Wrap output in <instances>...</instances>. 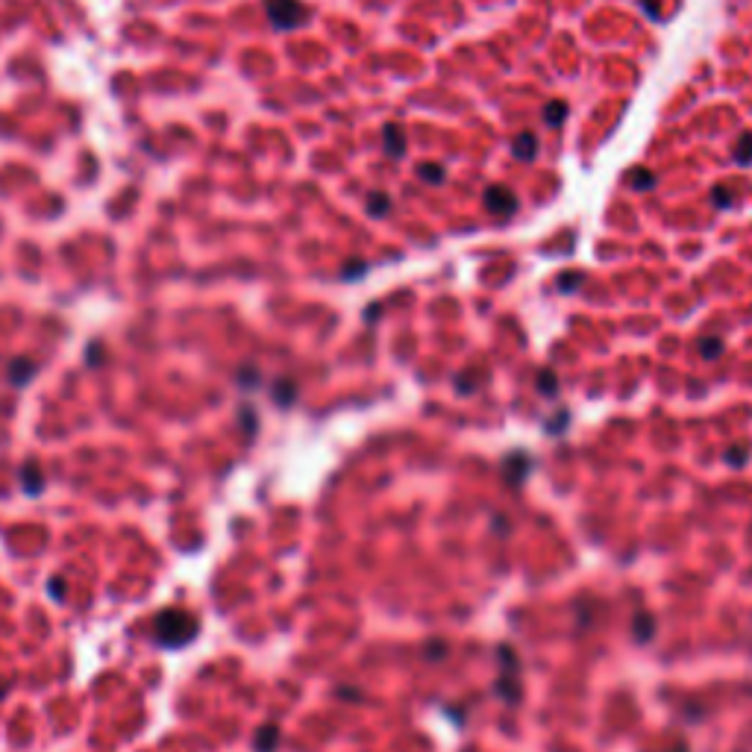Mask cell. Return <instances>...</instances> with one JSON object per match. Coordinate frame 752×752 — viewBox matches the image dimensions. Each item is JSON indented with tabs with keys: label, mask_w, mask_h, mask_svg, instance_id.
I'll use <instances>...</instances> for the list:
<instances>
[{
	"label": "cell",
	"mask_w": 752,
	"mask_h": 752,
	"mask_svg": "<svg viewBox=\"0 0 752 752\" xmlns=\"http://www.w3.org/2000/svg\"><path fill=\"white\" fill-rule=\"evenodd\" d=\"M265 12L276 30H297L312 15L303 0H265Z\"/></svg>",
	"instance_id": "cell-2"
},
{
	"label": "cell",
	"mask_w": 752,
	"mask_h": 752,
	"mask_svg": "<svg viewBox=\"0 0 752 752\" xmlns=\"http://www.w3.org/2000/svg\"><path fill=\"white\" fill-rule=\"evenodd\" d=\"M564 118H567V103H564V100H553V103L544 106V121L549 127H561Z\"/></svg>",
	"instance_id": "cell-8"
},
{
	"label": "cell",
	"mask_w": 752,
	"mask_h": 752,
	"mask_svg": "<svg viewBox=\"0 0 752 752\" xmlns=\"http://www.w3.org/2000/svg\"><path fill=\"white\" fill-rule=\"evenodd\" d=\"M32 374H36V364L27 362V359H15L12 367H9V379L15 382V385H24Z\"/></svg>",
	"instance_id": "cell-7"
},
{
	"label": "cell",
	"mask_w": 752,
	"mask_h": 752,
	"mask_svg": "<svg viewBox=\"0 0 752 752\" xmlns=\"http://www.w3.org/2000/svg\"><path fill=\"white\" fill-rule=\"evenodd\" d=\"M734 162L738 165H752V132H744V136L738 139V144H734Z\"/></svg>",
	"instance_id": "cell-9"
},
{
	"label": "cell",
	"mask_w": 752,
	"mask_h": 752,
	"mask_svg": "<svg viewBox=\"0 0 752 752\" xmlns=\"http://www.w3.org/2000/svg\"><path fill=\"white\" fill-rule=\"evenodd\" d=\"M485 209L494 218H511V215L521 209V200H517V194L506 186H491L485 191Z\"/></svg>",
	"instance_id": "cell-3"
},
{
	"label": "cell",
	"mask_w": 752,
	"mask_h": 752,
	"mask_svg": "<svg viewBox=\"0 0 752 752\" xmlns=\"http://www.w3.org/2000/svg\"><path fill=\"white\" fill-rule=\"evenodd\" d=\"M39 482H42V473H39V467L36 464H27L24 471H21V485L30 491V494H39Z\"/></svg>",
	"instance_id": "cell-13"
},
{
	"label": "cell",
	"mask_w": 752,
	"mask_h": 752,
	"mask_svg": "<svg viewBox=\"0 0 752 752\" xmlns=\"http://www.w3.org/2000/svg\"><path fill=\"white\" fill-rule=\"evenodd\" d=\"M276 738H279L276 726H265V729L256 734V749H259V752H274V749H276Z\"/></svg>",
	"instance_id": "cell-11"
},
{
	"label": "cell",
	"mask_w": 752,
	"mask_h": 752,
	"mask_svg": "<svg viewBox=\"0 0 752 752\" xmlns=\"http://www.w3.org/2000/svg\"><path fill=\"white\" fill-rule=\"evenodd\" d=\"M629 186L635 191H649V189H656V174L653 171H646V168H635L629 171Z\"/></svg>",
	"instance_id": "cell-6"
},
{
	"label": "cell",
	"mask_w": 752,
	"mask_h": 752,
	"mask_svg": "<svg viewBox=\"0 0 752 752\" xmlns=\"http://www.w3.org/2000/svg\"><path fill=\"white\" fill-rule=\"evenodd\" d=\"M417 177L426 179V182H444L447 171H444V165H438V162H423V165H417Z\"/></svg>",
	"instance_id": "cell-10"
},
{
	"label": "cell",
	"mask_w": 752,
	"mask_h": 752,
	"mask_svg": "<svg viewBox=\"0 0 752 752\" xmlns=\"http://www.w3.org/2000/svg\"><path fill=\"white\" fill-rule=\"evenodd\" d=\"M732 200H734L732 191H726V189H714V203L720 206V209H729V206H732Z\"/></svg>",
	"instance_id": "cell-15"
},
{
	"label": "cell",
	"mask_w": 752,
	"mask_h": 752,
	"mask_svg": "<svg viewBox=\"0 0 752 752\" xmlns=\"http://www.w3.org/2000/svg\"><path fill=\"white\" fill-rule=\"evenodd\" d=\"M511 153L521 162H532L535 156H538V136H532V132H521V136L511 141Z\"/></svg>",
	"instance_id": "cell-5"
},
{
	"label": "cell",
	"mask_w": 752,
	"mask_h": 752,
	"mask_svg": "<svg viewBox=\"0 0 752 752\" xmlns=\"http://www.w3.org/2000/svg\"><path fill=\"white\" fill-rule=\"evenodd\" d=\"M197 635V617L182 608H165L153 620V638L159 646H182Z\"/></svg>",
	"instance_id": "cell-1"
},
{
	"label": "cell",
	"mask_w": 752,
	"mask_h": 752,
	"mask_svg": "<svg viewBox=\"0 0 752 752\" xmlns=\"http://www.w3.org/2000/svg\"><path fill=\"white\" fill-rule=\"evenodd\" d=\"M364 271H367V267H364L362 262H353V265H347V267H344V276H347V279H353V276H359V274H364Z\"/></svg>",
	"instance_id": "cell-17"
},
{
	"label": "cell",
	"mask_w": 752,
	"mask_h": 752,
	"mask_svg": "<svg viewBox=\"0 0 752 752\" xmlns=\"http://www.w3.org/2000/svg\"><path fill=\"white\" fill-rule=\"evenodd\" d=\"M382 144L391 159H403L406 156V132L400 124H385L382 127Z\"/></svg>",
	"instance_id": "cell-4"
},
{
	"label": "cell",
	"mask_w": 752,
	"mask_h": 752,
	"mask_svg": "<svg viewBox=\"0 0 752 752\" xmlns=\"http://www.w3.org/2000/svg\"><path fill=\"white\" fill-rule=\"evenodd\" d=\"M723 353V344H720V338H706L703 341V356L706 359H714V356H720Z\"/></svg>",
	"instance_id": "cell-14"
},
{
	"label": "cell",
	"mask_w": 752,
	"mask_h": 752,
	"mask_svg": "<svg viewBox=\"0 0 752 752\" xmlns=\"http://www.w3.org/2000/svg\"><path fill=\"white\" fill-rule=\"evenodd\" d=\"M391 209V200H388V194H379V191H374L371 197H367V212L374 215V218H382V215H385Z\"/></svg>",
	"instance_id": "cell-12"
},
{
	"label": "cell",
	"mask_w": 752,
	"mask_h": 752,
	"mask_svg": "<svg viewBox=\"0 0 752 752\" xmlns=\"http://www.w3.org/2000/svg\"><path fill=\"white\" fill-rule=\"evenodd\" d=\"M641 9H644L653 21H658V15H661V12H658V0H641Z\"/></svg>",
	"instance_id": "cell-16"
}]
</instances>
